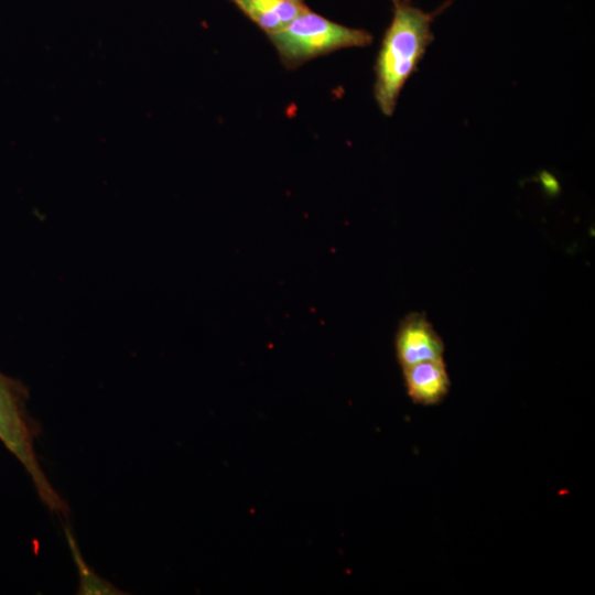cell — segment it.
I'll return each instance as SVG.
<instances>
[{"label": "cell", "instance_id": "obj_8", "mask_svg": "<svg viewBox=\"0 0 595 595\" xmlns=\"http://www.w3.org/2000/svg\"><path fill=\"white\" fill-rule=\"evenodd\" d=\"M394 1H398V0H392V2H394Z\"/></svg>", "mask_w": 595, "mask_h": 595}, {"label": "cell", "instance_id": "obj_3", "mask_svg": "<svg viewBox=\"0 0 595 595\" xmlns=\"http://www.w3.org/2000/svg\"><path fill=\"white\" fill-rule=\"evenodd\" d=\"M23 386L0 372V441L30 475L41 500L55 512H67L66 504L46 479L34 452V430L25 410Z\"/></svg>", "mask_w": 595, "mask_h": 595}, {"label": "cell", "instance_id": "obj_5", "mask_svg": "<svg viewBox=\"0 0 595 595\" xmlns=\"http://www.w3.org/2000/svg\"><path fill=\"white\" fill-rule=\"evenodd\" d=\"M402 369L405 388L413 402L433 405L447 394L450 378L443 358L421 361Z\"/></svg>", "mask_w": 595, "mask_h": 595}, {"label": "cell", "instance_id": "obj_1", "mask_svg": "<svg viewBox=\"0 0 595 595\" xmlns=\"http://www.w3.org/2000/svg\"><path fill=\"white\" fill-rule=\"evenodd\" d=\"M450 3L446 1L435 11L425 12L411 6L409 0L393 2L392 19L383 34L375 65L374 95L383 115L393 113L402 87L433 41V20Z\"/></svg>", "mask_w": 595, "mask_h": 595}, {"label": "cell", "instance_id": "obj_6", "mask_svg": "<svg viewBox=\"0 0 595 595\" xmlns=\"http://www.w3.org/2000/svg\"><path fill=\"white\" fill-rule=\"evenodd\" d=\"M267 35L283 30L307 6L305 0H229Z\"/></svg>", "mask_w": 595, "mask_h": 595}, {"label": "cell", "instance_id": "obj_7", "mask_svg": "<svg viewBox=\"0 0 595 595\" xmlns=\"http://www.w3.org/2000/svg\"><path fill=\"white\" fill-rule=\"evenodd\" d=\"M68 542L73 552L75 561L78 563L79 574L82 578L80 594H118V589L115 588L111 584L102 581L97 575L91 573L87 567L86 563L83 562L80 553L77 549L75 541L72 536L67 533Z\"/></svg>", "mask_w": 595, "mask_h": 595}, {"label": "cell", "instance_id": "obj_4", "mask_svg": "<svg viewBox=\"0 0 595 595\" xmlns=\"http://www.w3.org/2000/svg\"><path fill=\"white\" fill-rule=\"evenodd\" d=\"M442 338L422 313H411L400 323L396 335V354L401 367L443 358Z\"/></svg>", "mask_w": 595, "mask_h": 595}, {"label": "cell", "instance_id": "obj_2", "mask_svg": "<svg viewBox=\"0 0 595 595\" xmlns=\"http://www.w3.org/2000/svg\"><path fill=\"white\" fill-rule=\"evenodd\" d=\"M281 63L289 69L349 47H365L372 43L366 30L354 29L320 15L306 7L283 30L268 35Z\"/></svg>", "mask_w": 595, "mask_h": 595}]
</instances>
